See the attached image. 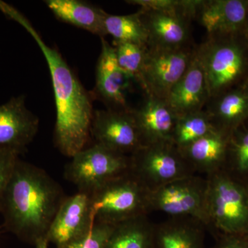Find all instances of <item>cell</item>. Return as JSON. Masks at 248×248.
Returning <instances> with one entry per match:
<instances>
[{
	"label": "cell",
	"mask_w": 248,
	"mask_h": 248,
	"mask_svg": "<svg viewBox=\"0 0 248 248\" xmlns=\"http://www.w3.org/2000/svg\"><path fill=\"white\" fill-rule=\"evenodd\" d=\"M229 134L215 129L180 149L196 173L213 174L221 170L229 148Z\"/></svg>",
	"instance_id": "obj_18"
},
{
	"label": "cell",
	"mask_w": 248,
	"mask_h": 248,
	"mask_svg": "<svg viewBox=\"0 0 248 248\" xmlns=\"http://www.w3.org/2000/svg\"><path fill=\"white\" fill-rule=\"evenodd\" d=\"M54 16L62 22L84 29L104 38V20L107 13L94 5L79 0H47L45 1Z\"/></svg>",
	"instance_id": "obj_20"
},
{
	"label": "cell",
	"mask_w": 248,
	"mask_h": 248,
	"mask_svg": "<svg viewBox=\"0 0 248 248\" xmlns=\"http://www.w3.org/2000/svg\"><path fill=\"white\" fill-rule=\"evenodd\" d=\"M96 68L94 93L108 109L128 110L127 94L133 79L121 68L116 58L115 48L104 38Z\"/></svg>",
	"instance_id": "obj_11"
},
{
	"label": "cell",
	"mask_w": 248,
	"mask_h": 248,
	"mask_svg": "<svg viewBox=\"0 0 248 248\" xmlns=\"http://www.w3.org/2000/svg\"><path fill=\"white\" fill-rule=\"evenodd\" d=\"M0 11L30 34L45 56L51 77L56 108L54 143L62 154L73 157L86 148L91 137L94 112L91 96L61 54L46 44L22 13L8 3L3 4Z\"/></svg>",
	"instance_id": "obj_1"
},
{
	"label": "cell",
	"mask_w": 248,
	"mask_h": 248,
	"mask_svg": "<svg viewBox=\"0 0 248 248\" xmlns=\"http://www.w3.org/2000/svg\"><path fill=\"white\" fill-rule=\"evenodd\" d=\"M241 89L244 90L246 94H248V77L247 79H246V81H245L244 86H243V87L241 88Z\"/></svg>",
	"instance_id": "obj_32"
},
{
	"label": "cell",
	"mask_w": 248,
	"mask_h": 248,
	"mask_svg": "<svg viewBox=\"0 0 248 248\" xmlns=\"http://www.w3.org/2000/svg\"><path fill=\"white\" fill-rule=\"evenodd\" d=\"M155 225L148 215L119 223L106 248H153Z\"/></svg>",
	"instance_id": "obj_22"
},
{
	"label": "cell",
	"mask_w": 248,
	"mask_h": 248,
	"mask_svg": "<svg viewBox=\"0 0 248 248\" xmlns=\"http://www.w3.org/2000/svg\"><path fill=\"white\" fill-rule=\"evenodd\" d=\"M113 46L121 68L141 87L142 75L148 46L115 41Z\"/></svg>",
	"instance_id": "obj_25"
},
{
	"label": "cell",
	"mask_w": 248,
	"mask_h": 248,
	"mask_svg": "<svg viewBox=\"0 0 248 248\" xmlns=\"http://www.w3.org/2000/svg\"><path fill=\"white\" fill-rule=\"evenodd\" d=\"M104 28L107 35L112 36L115 42L148 46V32L139 11L125 16L107 14L104 20Z\"/></svg>",
	"instance_id": "obj_23"
},
{
	"label": "cell",
	"mask_w": 248,
	"mask_h": 248,
	"mask_svg": "<svg viewBox=\"0 0 248 248\" xmlns=\"http://www.w3.org/2000/svg\"><path fill=\"white\" fill-rule=\"evenodd\" d=\"M18 152L9 148H0V209L6 187L19 159Z\"/></svg>",
	"instance_id": "obj_27"
},
{
	"label": "cell",
	"mask_w": 248,
	"mask_h": 248,
	"mask_svg": "<svg viewBox=\"0 0 248 248\" xmlns=\"http://www.w3.org/2000/svg\"><path fill=\"white\" fill-rule=\"evenodd\" d=\"M24 95L13 97L0 105V148L22 155L38 132L40 120L27 108Z\"/></svg>",
	"instance_id": "obj_13"
},
{
	"label": "cell",
	"mask_w": 248,
	"mask_h": 248,
	"mask_svg": "<svg viewBox=\"0 0 248 248\" xmlns=\"http://www.w3.org/2000/svg\"><path fill=\"white\" fill-rule=\"evenodd\" d=\"M241 33L244 34V35L245 43H246L248 48V18L247 22H246V24H245V27L244 29H243Z\"/></svg>",
	"instance_id": "obj_31"
},
{
	"label": "cell",
	"mask_w": 248,
	"mask_h": 248,
	"mask_svg": "<svg viewBox=\"0 0 248 248\" xmlns=\"http://www.w3.org/2000/svg\"><path fill=\"white\" fill-rule=\"evenodd\" d=\"M206 177L195 174L150 190L152 211H159L170 217H188L207 227Z\"/></svg>",
	"instance_id": "obj_8"
},
{
	"label": "cell",
	"mask_w": 248,
	"mask_h": 248,
	"mask_svg": "<svg viewBox=\"0 0 248 248\" xmlns=\"http://www.w3.org/2000/svg\"><path fill=\"white\" fill-rule=\"evenodd\" d=\"M246 236V237H247V238H248V235H247V236Z\"/></svg>",
	"instance_id": "obj_33"
},
{
	"label": "cell",
	"mask_w": 248,
	"mask_h": 248,
	"mask_svg": "<svg viewBox=\"0 0 248 248\" xmlns=\"http://www.w3.org/2000/svg\"><path fill=\"white\" fill-rule=\"evenodd\" d=\"M210 99L205 72L195 53L188 69L165 101L181 117L205 110Z\"/></svg>",
	"instance_id": "obj_16"
},
{
	"label": "cell",
	"mask_w": 248,
	"mask_h": 248,
	"mask_svg": "<svg viewBox=\"0 0 248 248\" xmlns=\"http://www.w3.org/2000/svg\"><path fill=\"white\" fill-rule=\"evenodd\" d=\"M149 193L131 172L116 178L90 195L94 222L116 226L148 215Z\"/></svg>",
	"instance_id": "obj_5"
},
{
	"label": "cell",
	"mask_w": 248,
	"mask_h": 248,
	"mask_svg": "<svg viewBox=\"0 0 248 248\" xmlns=\"http://www.w3.org/2000/svg\"><path fill=\"white\" fill-rule=\"evenodd\" d=\"M195 48L192 45L181 48L148 46L142 75L141 89L145 94L166 100L188 69Z\"/></svg>",
	"instance_id": "obj_9"
},
{
	"label": "cell",
	"mask_w": 248,
	"mask_h": 248,
	"mask_svg": "<svg viewBox=\"0 0 248 248\" xmlns=\"http://www.w3.org/2000/svg\"><path fill=\"white\" fill-rule=\"evenodd\" d=\"M213 248H248V239L246 236L221 235Z\"/></svg>",
	"instance_id": "obj_29"
},
{
	"label": "cell",
	"mask_w": 248,
	"mask_h": 248,
	"mask_svg": "<svg viewBox=\"0 0 248 248\" xmlns=\"http://www.w3.org/2000/svg\"><path fill=\"white\" fill-rule=\"evenodd\" d=\"M234 155L235 167L239 172H248V126L236 136L231 146Z\"/></svg>",
	"instance_id": "obj_28"
},
{
	"label": "cell",
	"mask_w": 248,
	"mask_h": 248,
	"mask_svg": "<svg viewBox=\"0 0 248 248\" xmlns=\"http://www.w3.org/2000/svg\"><path fill=\"white\" fill-rule=\"evenodd\" d=\"M130 159V172L149 190L197 174L172 141L143 146Z\"/></svg>",
	"instance_id": "obj_7"
},
{
	"label": "cell",
	"mask_w": 248,
	"mask_h": 248,
	"mask_svg": "<svg viewBox=\"0 0 248 248\" xmlns=\"http://www.w3.org/2000/svg\"><path fill=\"white\" fill-rule=\"evenodd\" d=\"M94 223L91 197L78 192L63 201L49 228L47 241L61 247L89 232Z\"/></svg>",
	"instance_id": "obj_12"
},
{
	"label": "cell",
	"mask_w": 248,
	"mask_h": 248,
	"mask_svg": "<svg viewBox=\"0 0 248 248\" xmlns=\"http://www.w3.org/2000/svg\"><path fill=\"white\" fill-rule=\"evenodd\" d=\"M132 109L94 111L91 135L94 143L128 156L143 147Z\"/></svg>",
	"instance_id": "obj_10"
},
{
	"label": "cell",
	"mask_w": 248,
	"mask_h": 248,
	"mask_svg": "<svg viewBox=\"0 0 248 248\" xmlns=\"http://www.w3.org/2000/svg\"><path fill=\"white\" fill-rule=\"evenodd\" d=\"M248 18L245 0H202L195 16L208 37L241 33Z\"/></svg>",
	"instance_id": "obj_14"
},
{
	"label": "cell",
	"mask_w": 248,
	"mask_h": 248,
	"mask_svg": "<svg viewBox=\"0 0 248 248\" xmlns=\"http://www.w3.org/2000/svg\"><path fill=\"white\" fill-rule=\"evenodd\" d=\"M132 112L143 146L172 141L178 117L166 101L146 94L143 102Z\"/></svg>",
	"instance_id": "obj_17"
},
{
	"label": "cell",
	"mask_w": 248,
	"mask_h": 248,
	"mask_svg": "<svg viewBox=\"0 0 248 248\" xmlns=\"http://www.w3.org/2000/svg\"><path fill=\"white\" fill-rule=\"evenodd\" d=\"M205 108L215 128L232 135L248 117V94L242 89L227 91L211 98Z\"/></svg>",
	"instance_id": "obj_21"
},
{
	"label": "cell",
	"mask_w": 248,
	"mask_h": 248,
	"mask_svg": "<svg viewBox=\"0 0 248 248\" xmlns=\"http://www.w3.org/2000/svg\"><path fill=\"white\" fill-rule=\"evenodd\" d=\"M138 11L148 32V46L181 48L192 45L190 18L173 11Z\"/></svg>",
	"instance_id": "obj_15"
},
{
	"label": "cell",
	"mask_w": 248,
	"mask_h": 248,
	"mask_svg": "<svg viewBox=\"0 0 248 248\" xmlns=\"http://www.w3.org/2000/svg\"><path fill=\"white\" fill-rule=\"evenodd\" d=\"M115 226L94 222L89 232L58 248H106Z\"/></svg>",
	"instance_id": "obj_26"
},
{
	"label": "cell",
	"mask_w": 248,
	"mask_h": 248,
	"mask_svg": "<svg viewBox=\"0 0 248 248\" xmlns=\"http://www.w3.org/2000/svg\"><path fill=\"white\" fill-rule=\"evenodd\" d=\"M202 222L188 217H170L155 225L153 248H205Z\"/></svg>",
	"instance_id": "obj_19"
},
{
	"label": "cell",
	"mask_w": 248,
	"mask_h": 248,
	"mask_svg": "<svg viewBox=\"0 0 248 248\" xmlns=\"http://www.w3.org/2000/svg\"><path fill=\"white\" fill-rule=\"evenodd\" d=\"M217 129L206 110L178 117L172 142L179 148H185Z\"/></svg>",
	"instance_id": "obj_24"
},
{
	"label": "cell",
	"mask_w": 248,
	"mask_h": 248,
	"mask_svg": "<svg viewBox=\"0 0 248 248\" xmlns=\"http://www.w3.org/2000/svg\"><path fill=\"white\" fill-rule=\"evenodd\" d=\"M239 35L207 36L196 46V56L205 72L210 99L229 91L247 71L248 57L244 46L236 40Z\"/></svg>",
	"instance_id": "obj_4"
},
{
	"label": "cell",
	"mask_w": 248,
	"mask_h": 248,
	"mask_svg": "<svg viewBox=\"0 0 248 248\" xmlns=\"http://www.w3.org/2000/svg\"><path fill=\"white\" fill-rule=\"evenodd\" d=\"M49 243L46 239L40 240L34 246V248H48Z\"/></svg>",
	"instance_id": "obj_30"
},
{
	"label": "cell",
	"mask_w": 248,
	"mask_h": 248,
	"mask_svg": "<svg viewBox=\"0 0 248 248\" xmlns=\"http://www.w3.org/2000/svg\"><path fill=\"white\" fill-rule=\"evenodd\" d=\"M66 197L61 185L45 170L19 159L1 202L3 226L34 246L46 239Z\"/></svg>",
	"instance_id": "obj_2"
},
{
	"label": "cell",
	"mask_w": 248,
	"mask_h": 248,
	"mask_svg": "<svg viewBox=\"0 0 248 248\" xmlns=\"http://www.w3.org/2000/svg\"><path fill=\"white\" fill-rule=\"evenodd\" d=\"M206 179L207 228L223 236H247L248 190L223 170Z\"/></svg>",
	"instance_id": "obj_3"
},
{
	"label": "cell",
	"mask_w": 248,
	"mask_h": 248,
	"mask_svg": "<svg viewBox=\"0 0 248 248\" xmlns=\"http://www.w3.org/2000/svg\"><path fill=\"white\" fill-rule=\"evenodd\" d=\"M130 156L94 143L71 157L63 174L79 192L91 195L110 181L130 172Z\"/></svg>",
	"instance_id": "obj_6"
}]
</instances>
